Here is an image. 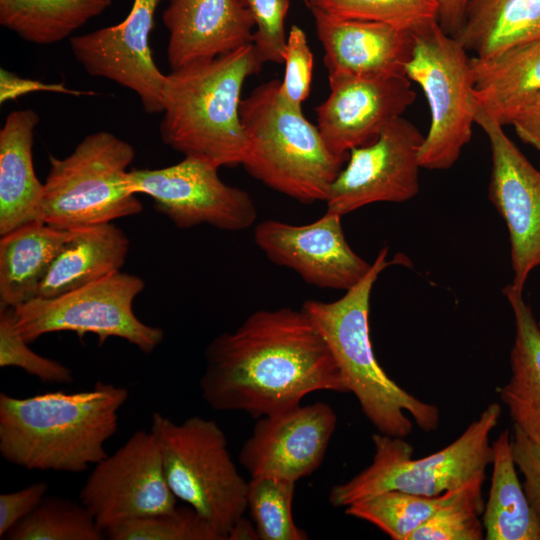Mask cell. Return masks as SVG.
I'll return each instance as SVG.
<instances>
[{
  "instance_id": "1",
  "label": "cell",
  "mask_w": 540,
  "mask_h": 540,
  "mask_svg": "<svg viewBox=\"0 0 540 540\" xmlns=\"http://www.w3.org/2000/svg\"><path fill=\"white\" fill-rule=\"evenodd\" d=\"M199 381L215 411H242L258 419L301 405L318 391L349 393L319 329L302 310H258L205 349Z\"/></svg>"
},
{
  "instance_id": "2",
  "label": "cell",
  "mask_w": 540,
  "mask_h": 540,
  "mask_svg": "<svg viewBox=\"0 0 540 540\" xmlns=\"http://www.w3.org/2000/svg\"><path fill=\"white\" fill-rule=\"evenodd\" d=\"M128 390L98 381L86 391L26 398L0 393V453L28 469L81 473L107 456Z\"/></svg>"
},
{
  "instance_id": "3",
  "label": "cell",
  "mask_w": 540,
  "mask_h": 540,
  "mask_svg": "<svg viewBox=\"0 0 540 540\" xmlns=\"http://www.w3.org/2000/svg\"><path fill=\"white\" fill-rule=\"evenodd\" d=\"M262 65L250 43L167 74L159 124L163 143L218 168L242 165L247 137L240 118L241 91Z\"/></svg>"
},
{
  "instance_id": "4",
  "label": "cell",
  "mask_w": 540,
  "mask_h": 540,
  "mask_svg": "<svg viewBox=\"0 0 540 540\" xmlns=\"http://www.w3.org/2000/svg\"><path fill=\"white\" fill-rule=\"evenodd\" d=\"M387 255L388 248H382L364 278L341 298L307 300L301 309L319 329L370 423L379 433L405 438L413 430L412 419L421 430L435 431L440 410L393 381L375 357L369 334L371 291L386 267L402 262L398 256L388 261Z\"/></svg>"
},
{
  "instance_id": "5",
  "label": "cell",
  "mask_w": 540,
  "mask_h": 540,
  "mask_svg": "<svg viewBox=\"0 0 540 540\" xmlns=\"http://www.w3.org/2000/svg\"><path fill=\"white\" fill-rule=\"evenodd\" d=\"M280 81L258 85L240 104L247 137L242 166L255 179L301 203L326 202L348 155L329 150L302 109L279 94Z\"/></svg>"
},
{
  "instance_id": "6",
  "label": "cell",
  "mask_w": 540,
  "mask_h": 540,
  "mask_svg": "<svg viewBox=\"0 0 540 540\" xmlns=\"http://www.w3.org/2000/svg\"><path fill=\"white\" fill-rule=\"evenodd\" d=\"M500 416L499 403L489 404L456 440L419 459L412 458L414 449L404 438L373 434L375 452L371 464L347 482L333 486L330 503L347 507L358 499L389 490L438 496L483 485L486 468L492 462L490 434Z\"/></svg>"
},
{
  "instance_id": "7",
  "label": "cell",
  "mask_w": 540,
  "mask_h": 540,
  "mask_svg": "<svg viewBox=\"0 0 540 540\" xmlns=\"http://www.w3.org/2000/svg\"><path fill=\"white\" fill-rule=\"evenodd\" d=\"M134 157L130 143L107 131L87 135L64 158L50 156L40 221L71 230L139 214L128 178Z\"/></svg>"
},
{
  "instance_id": "8",
  "label": "cell",
  "mask_w": 540,
  "mask_h": 540,
  "mask_svg": "<svg viewBox=\"0 0 540 540\" xmlns=\"http://www.w3.org/2000/svg\"><path fill=\"white\" fill-rule=\"evenodd\" d=\"M173 494L194 508L227 540L247 509L248 481L238 472L227 439L214 420L181 423L153 412L151 428Z\"/></svg>"
},
{
  "instance_id": "9",
  "label": "cell",
  "mask_w": 540,
  "mask_h": 540,
  "mask_svg": "<svg viewBox=\"0 0 540 540\" xmlns=\"http://www.w3.org/2000/svg\"><path fill=\"white\" fill-rule=\"evenodd\" d=\"M413 32L414 47L406 76L424 92L430 125L424 136L419 163L422 168H450L472 137L476 103L470 57L460 41L438 21Z\"/></svg>"
},
{
  "instance_id": "10",
  "label": "cell",
  "mask_w": 540,
  "mask_h": 540,
  "mask_svg": "<svg viewBox=\"0 0 540 540\" xmlns=\"http://www.w3.org/2000/svg\"><path fill=\"white\" fill-rule=\"evenodd\" d=\"M144 288L140 277L118 271L62 295L35 297L13 308L15 328L28 343L48 333L71 331L80 338L94 334L99 345L118 337L148 354L162 342L164 332L134 313L133 302Z\"/></svg>"
},
{
  "instance_id": "11",
  "label": "cell",
  "mask_w": 540,
  "mask_h": 540,
  "mask_svg": "<svg viewBox=\"0 0 540 540\" xmlns=\"http://www.w3.org/2000/svg\"><path fill=\"white\" fill-rule=\"evenodd\" d=\"M79 500L105 535L132 519L173 510L177 497L166 481L153 433L136 431L117 451L95 464Z\"/></svg>"
},
{
  "instance_id": "12",
  "label": "cell",
  "mask_w": 540,
  "mask_h": 540,
  "mask_svg": "<svg viewBox=\"0 0 540 540\" xmlns=\"http://www.w3.org/2000/svg\"><path fill=\"white\" fill-rule=\"evenodd\" d=\"M218 167L193 157L159 169H132L131 190L150 196L154 208L178 228L207 224L224 231H241L257 219V209L245 190L227 185Z\"/></svg>"
},
{
  "instance_id": "13",
  "label": "cell",
  "mask_w": 540,
  "mask_h": 540,
  "mask_svg": "<svg viewBox=\"0 0 540 540\" xmlns=\"http://www.w3.org/2000/svg\"><path fill=\"white\" fill-rule=\"evenodd\" d=\"M423 139L419 129L401 116L373 142L352 149L331 186L326 211L343 216L372 203H399L416 196Z\"/></svg>"
},
{
  "instance_id": "14",
  "label": "cell",
  "mask_w": 540,
  "mask_h": 540,
  "mask_svg": "<svg viewBox=\"0 0 540 540\" xmlns=\"http://www.w3.org/2000/svg\"><path fill=\"white\" fill-rule=\"evenodd\" d=\"M161 1L134 0L129 14L119 24L69 39L73 56L90 76L131 90L150 114L163 110L166 75L154 63L149 43Z\"/></svg>"
},
{
  "instance_id": "15",
  "label": "cell",
  "mask_w": 540,
  "mask_h": 540,
  "mask_svg": "<svg viewBox=\"0 0 540 540\" xmlns=\"http://www.w3.org/2000/svg\"><path fill=\"white\" fill-rule=\"evenodd\" d=\"M475 122L490 143L489 193L509 231L511 284L523 291L530 272L540 266V170L510 140L503 126L477 107Z\"/></svg>"
},
{
  "instance_id": "16",
  "label": "cell",
  "mask_w": 540,
  "mask_h": 540,
  "mask_svg": "<svg viewBox=\"0 0 540 540\" xmlns=\"http://www.w3.org/2000/svg\"><path fill=\"white\" fill-rule=\"evenodd\" d=\"M341 217L326 211L305 225L264 220L254 228V241L269 260L292 269L308 284L347 291L364 278L372 263L350 247Z\"/></svg>"
},
{
  "instance_id": "17",
  "label": "cell",
  "mask_w": 540,
  "mask_h": 540,
  "mask_svg": "<svg viewBox=\"0 0 540 540\" xmlns=\"http://www.w3.org/2000/svg\"><path fill=\"white\" fill-rule=\"evenodd\" d=\"M330 93L316 106L317 127L330 151L348 155L373 142L416 98L406 76L364 78L328 75Z\"/></svg>"
},
{
  "instance_id": "18",
  "label": "cell",
  "mask_w": 540,
  "mask_h": 540,
  "mask_svg": "<svg viewBox=\"0 0 540 540\" xmlns=\"http://www.w3.org/2000/svg\"><path fill=\"white\" fill-rule=\"evenodd\" d=\"M336 424L334 410L324 402L260 417L241 447L239 462L251 477L296 482L321 465Z\"/></svg>"
},
{
  "instance_id": "19",
  "label": "cell",
  "mask_w": 540,
  "mask_h": 540,
  "mask_svg": "<svg viewBox=\"0 0 540 540\" xmlns=\"http://www.w3.org/2000/svg\"><path fill=\"white\" fill-rule=\"evenodd\" d=\"M308 8L324 49L328 75L406 76L414 47L412 31L377 21L337 18L318 8Z\"/></svg>"
},
{
  "instance_id": "20",
  "label": "cell",
  "mask_w": 540,
  "mask_h": 540,
  "mask_svg": "<svg viewBox=\"0 0 540 540\" xmlns=\"http://www.w3.org/2000/svg\"><path fill=\"white\" fill-rule=\"evenodd\" d=\"M162 21L171 71L252 43L255 27L239 0H168Z\"/></svg>"
},
{
  "instance_id": "21",
  "label": "cell",
  "mask_w": 540,
  "mask_h": 540,
  "mask_svg": "<svg viewBox=\"0 0 540 540\" xmlns=\"http://www.w3.org/2000/svg\"><path fill=\"white\" fill-rule=\"evenodd\" d=\"M38 114L10 112L0 130V236L40 221L43 183L34 171L32 146Z\"/></svg>"
},
{
  "instance_id": "22",
  "label": "cell",
  "mask_w": 540,
  "mask_h": 540,
  "mask_svg": "<svg viewBox=\"0 0 540 540\" xmlns=\"http://www.w3.org/2000/svg\"><path fill=\"white\" fill-rule=\"evenodd\" d=\"M476 107L502 126L540 93V38L470 58Z\"/></svg>"
},
{
  "instance_id": "23",
  "label": "cell",
  "mask_w": 540,
  "mask_h": 540,
  "mask_svg": "<svg viewBox=\"0 0 540 540\" xmlns=\"http://www.w3.org/2000/svg\"><path fill=\"white\" fill-rule=\"evenodd\" d=\"M129 245L127 235L112 223L71 229L36 297L62 295L120 271Z\"/></svg>"
},
{
  "instance_id": "24",
  "label": "cell",
  "mask_w": 540,
  "mask_h": 540,
  "mask_svg": "<svg viewBox=\"0 0 540 540\" xmlns=\"http://www.w3.org/2000/svg\"><path fill=\"white\" fill-rule=\"evenodd\" d=\"M515 318L510 352L511 377L500 389L513 427L540 444V327L522 291L512 284L503 289Z\"/></svg>"
},
{
  "instance_id": "25",
  "label": "cell",
  "mask_w": 540,
  "mask_h": 540,
  "mask_svg": "<svg viewBox=\"0 0 540 540\" xmlns=\"http://www.w3.org/2000/svg\"><path fill=\"white\" fill-rule=\"evenodd\" d=\"M71 230L41 221L22 225L0 238V306L15 308L33 299Z\"/></svg>"
},
{
  "instance_id": "26",
  "label": "cell",
  "mask_w": 540,
  "mask_h": 540,
  "mask_svg": "<svg viewBox=\"0 0 540 540\" xmlns=\"http://www.w3.org/2000/svg\"><path fill=\"white\" fill-rule=\"evenodd\" d=\"M456 38L480 58L540 38V0H467Z\"/></svg>"
},
{
  "instance_id": "27",
  "label": "cell",
  "mask_w": 540,
  "mask_h": 540,
  "mask_svg": "<svg viewBox=\"0 0 540 540\" xmlns=\"http://www.w3.org/2000/svg\"><path fill=\"white\" fill-rule=\"evenodd\" d=\"M492 476L483 512L487 540H540V519L519 481L508 429L492 443Z\"/></svg>"
},
{
  "instance_id": "28",
  "label": "cell",
  "mask_w": 540,
  "mask_h": 540,
  "mask_svg": "<svg viewBox=\"0 0 540 540\" xmlns=\"http://www.w3.org/2000/svg\"><path fill=\"white\" fill-rule=\"evenodd\" d=\"M112 0H0V24L24 41L51 45L71 38Z\"/></svg>"
},
{
  "instance_id": "29",
  "label": "cell",
  "mask_w": 540,
  "mask_h": 540,
  "mask_svg": "<svg viewBox=\"0 0 540 540\" xmlns=\"http://www.w3.org/2000/svg\"><path fill=\"white\" fill-rule=\"evenodd\" d=\"M466 488L438 496L384 491L354 501L345 513L375 525L393 540H408L413 531Z\"/></svg>"
},
{
  "instance_id": "30",
  "label": "cell",
  "mask_w": 540,
  "mask_h": 540,
  "mask_svg": "<svg viewBox=\"0 0 540 540\" xmlns=\"http://www.w3.org/2000/svg\"><path fill=\"white\" fill-rule=\"evenodd\" d=\"M104 531L80 502L46 495L6 535L9 540H102Z\"/></svg>"
},
{
  "instance_id": "31",
  "label": "cell",
  "mask_w": 540,
  "mask_h": 540,
  "mask_svg": "<svg viewBox=\"0 0 540 540\" xmlns=\"http://www.w3.org/2000/svg\"><path fill=\"white\" fill-rule=\"evenodd\" d=\"M295 481L271 475L248 481L247 508L261 540H306L294 522L292 503Z\"/></svg>"
},
{
  "instance_id": "32",
  "label": "cell",
  "mask_w": 540,
  "mask_h": 540,
  "mask_svg": "<svg viewBox=\"0 0 540 540\" xmlns=\"http://www.w3.org/2000/svg\"><path fill=\"white\" fill-rule=\"evenodd\" d=\"M307 6L337 18L377 21L410 31L438 21L436 0H309Z\"/></svg>"
},
{
  "instance_id": "33",
  "label": "cell",
  "mask_w": 540,
  "mask_h": 540,
  "mask_svg": "<svg viewBox=\"0 0 540 540\" xmlns=\"http://www.w3.org/2000/svg\"><path fill=\"white\" fill-rule=\"evenodd\" d=\"M111 540H225L191 506L132 519L106 532Z\"/></svg>"
},
{
  "instance_id": "34",
  "label": "cell",
  "mask_w": 540,
  "mask_h": 540,
  "mask_svg": "<svg viewBox=\"0 0 540 540\" xmlns=\"http://www.w3.org/2000/svg\"><path fill=\"white\" fill-rule=\"evenodd\" d=\"M482 486L462 490L410 535L408 540H482L484 512Z\"/></svg>"
},
{
  "instance_id": "35",
  "label": "cell",
  "mask_w": 540,
  "mask_h": 540,
  "mask_svg": "<svg viewBox=\"0 0 540 540\" xmlns=\"http://www.w3.org/2000/svg\"><path fill=\"white\" fill-rule=\"evenodd\" d=\"M28 344L15 328L13 308L0 306V367L20 368L43 382H73L70 368L37 354Z\"/></svg>"
},
{
  "instance_id": "36",
  "label": "cell",
  "mask_w": 540,
  "mask_h": 540,
  "mask_svg": "<svg viewBox=\"0 0 540 540\" xmlns=\"http://www.w3.org/2000/svg\"><path fill=\"white\" fill-rule=\"evenodd\" d=\"M249 10L255 22L252 44L264 64L284 63L287 36L285 20L290 0H239Z\"/></svg>"
},
{
  "instance_id": "37",
  "label": "cell",
  "mask_w": 540,
  "mask_h": 540,
  "mask_svg": "<svg viewBox=\"0 0 540 540\" xmlns=\"http://www.w3.org/2000/svg\"><path fill=\"white\" fill-rule=\"evenodd\" d=\"M285 73L279 94L290 106L302 109L311 90L313 54L303 29L292 25L284 51Z\"/></svg>"
},
{
  "instance_id": "38",
  "label": "cell",
  "mask_w": 540,
  "mask_h": 540,
  "mask_svg": "<svg viewBox=\"0 0 540 540\" xmlns=\"http://www.w3.org/2000/svg\"><path fill=\"white\" fill-rule=\"evenodd\" d=\"M512 449L516 467L524 477L525 494L540 519V444L513 427Z\"/></svg>"
},
{
  "instance_id": "39",
  "label": "cell",
  "mask_w": 540,
  "mask_h": 540,
  "mask_svg": "<svg viewBox=\"0 0 540 540\" xmlns=\"http://www.w3.org/2000/svg\"><path fill=\"white\" fill-rule=\"evenodd\" d=\"M44 481L32 483L18 491L0 495V538L28 516L46 496Z\"/></svg>"
},
{
  "instance_id": "40",
  "label": "cell",
  "mask_w": 540,
  "mask_h": 540,
  "mask_svg": "<svg viewBox=\"0 0 540 540\" xmlns=\"http://www.w3.org/2000/svg\"><path fill=\"white\" fill-rule=\"evenodd\" d=\"M510 125L523 142L540 150V93L515 115Z\"/></svg>"
},
{
  "instance_id": "41",
  "label": "cell",
  "mask_w": 540,
  "mask_h": 540,
  "mask_svg": "<svg viewBox=\"0 0 540 540\" xmlns=\"http://www.w3.org/2000/svg\"><path fill=\"white\" fill-rule=\"evenodd\" d=\"M1 79V102L7 101L13 97L21 95L26 92L34 90H53L66 92L65 89L55 85H43L42 83L32 82L30 80H23L17 77V75L8 72L7 70L1 69L0 72Z\"/></svg>"
},
{
  "instance_id": "42",
  "label": "cell",
  "mask_w": 540,
  "mask_h": 540,
  "mask_svg": "<svg viewBox=\"0 0 540 540\" xmlns=\"http://www.w3.org/2000/svg\"><path fill=\"white\" fill-rule=\"evenodd\" d=\"M436 1L439 25L446 33L456 37L462 25L467 0Z\"/></svg>"
},
{
  "instance_id": "43",
  "label": "cell",
  "mask_w": 540,
  "mask_h": 540,
  "mask_svg": "<svg viewBox=\"0 0 540 540\" xmlns=\"http://www.w3.org/2000/svg\"><path fill=\"white\" fill-rule=\"evenodd\" d=\"M227 540H260L255 524L242 516L231 528Z\"/></svg>"
},
{
  "instance_id": "44",
  "label": "cell",
  "mask_w": 540,
  "mask_h": 540,
  "mask_svg": "<svg viewBox=\"0 0 540 540\" xmlns=\"http://www.w3.org/2000/svg\"><path fill=\"white\" fill-rule=\"evenodd\" d=\"M301 1H303L304 4H306V5H308V3H309V0H301Z\"/></svg>"
}]
</instances>
